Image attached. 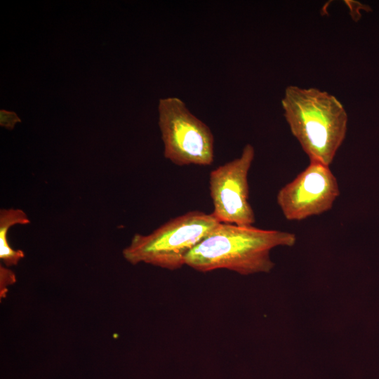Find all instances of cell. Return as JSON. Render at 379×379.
<instances>
[{
	"instance_id": "6da1fadb",
	"label": "cell",
	"mask_w": 379,
	"mask_h": 379,
	"mask_svg": "<svg viewBox=\"0 0 379 379\" xmlns=\"http://www.w3.org/2000/svg\"><path fill=\"white\" fill-rule=\"evenodd\" d=\"M293 233L219 222L186 255L185 265L207 272L227 269L241 275L268 273L274 267L270 251L293 246Z\"/></svg>"
},
{
	"instance_id": "7a4b0ae2",
	"label": "cell",
	"mask_w": 379,
	"mask_h": 379,
	"mask_svg": "<svg viewBox=\"0 0 379 379\" xmlns=\"http://www.w3.org/2000/svg\"><path fill=\"white\" fill-rule=\"evenodd\" d=\"M281 105L291 132L310 161L330 166L347 130V114L342 103L326 91L289 86Z\"/></svg>"
},
{
	"instance_id": "3957f363",
	"label": "cell",
	"mask_w": 379,
	"mask_h": 379,
	"mask_svg": "<svg viewBox=\"0 0 379 379\" xmlns=\"http://www.w3.org/2000/svg\"><path fill=\"white\" fill-rule=\"evenodd\" d=\"M218 223L212 213L187 212L169 220L150 234H135L122 254L132 265L143 262L175 270L185 265L187 253Z\"/></svg>"
},
{
	"instance_id": "277c9868",
	"label": "cell",
	"mask_w": 379,
	"mask_h": 379,
	"mask_svg": "<svg viewBox=\"0 0 379 379\" xmlns=\"http://www.w3.org/2000/svg\"><path fill=\"white\" fill-rule=\"evenodd\" d=\"M158 111L166 159L179 166H206L213 164V133L181 99L177 97L160 99Z\"/></svg>"
},
{
	"instance_id": "5b68a950",
	"label": "cell",
	"mask_w": 379,
	"mask_h": 379,
	"mask_svg": "<svg viewBox=\"0 0 379 379\" xmlns=\"http://www.w3.org/2000/svg\"><path fill=\"white\" fill-rule=\"evenodd\" d=\"M255 157L251 144L236 158L210 173L209 190L213 204L211 213L222 223L253 226L254 211L249 203L248 175Z\"/></svg>"
},
{
	"instance_id": "8992f818",
	"label": "cell",
	"mask_w": 379,
	"mask_h": 379,
	"mask_svg": "<svg viewBox=\"0 0 379 379\" xmlns=\"http://www.w3.org/2000/svg\"><path fill=\"white\" fill-rule=\"evenodd\" d=\"M340 193L337 178L330 166L310 161L279 190L277 202L286 220L301 221L331 210Z\"/></svg>"
},
{
	"instance_id": "52a82bcc",
	"label": "cell",
	"mask_w": 379,
	"mask_h": 379,
	"mask_svg": "<svg viewBox=\"0 0 379 379\" xmlns=\"http://www.w3.org/2000/svg\"><path fill=\"white\" fill-rule=\"evenodd\" d=\"M30 223L27 213L20 208H3L0 210V259L6 266H15L25 257L22 250L13 249L7 239L8 230L16 225Z\"/></svg>"
},
{
	"instance_id": "ba28073f",
	"label": "cell",
	"mask_w": 379,
	"mask_h": 379,
	"mask_svg": "<svg viewBox=\"0 0 379 379\" xmlns=\"http://www.w3.org/2000/svg\"><path fill=\"white\" fill-rule=\"evenodd\" d=\"M16 281L15 273L7 268L6 266L0 265V297L1 299L6 297L8 286Z\"/></svg>"
},
{
	"instance_id": "9c48e42d",
	"label": "cell",
	"mask_w": 379,
	"mask_h": 379,
	"mask_svg": "<svg viewBox=\"0 0 379 379\" xmlns=\"http://www.w3.org/2000/svg\"><path fill=\"white\" fill-rule=\"evenodd\" d=\"M18 122H21V119L14 112L5 109L0 110V126L8 130H13Z\"/></svg>"
}]
</instances>
